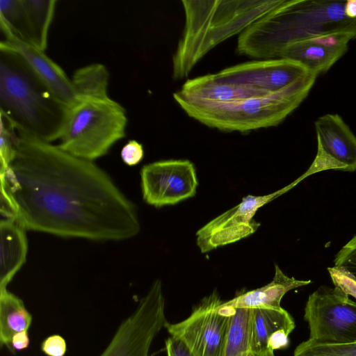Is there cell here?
Returning a JSON list of instances; mask_svg holds the SVG:
<instances>
[{
    "instance_id": "7c38bea8",
    "label": "cell",
    "mask_w": 356,
    "mask_h": 356,
    "mask_svg": "<svg viewBox=\"0 0 356 356\" xmlns=\"http://www.w3.org/2000/svg\"><path fill=\"white\" fill-rule=\"evenodd\" d=\"M317 153L308 170L296 180L327 170H356V136L338 114L327 113L314 122Z\"/></svg>"
},
{
    "instance_id": "9a60e30c",
    "label": "cell",
    "mask_w": 356,
    "mask_h": 356,
    "mask_svg": "<svg viewBox=\"0 0 356 356\" xmlns=\"http://www.w3.org/2000/svg\"><path fill=\"white\" fill-rule=\"evenodd\" d=\"M1 42L9 44L18 51L38 76L61 102L69 106L75 101L76 92L71 79L43 51L16 40Z\"/></svg>"
},
{
    "instance_id": "ba28073f",
    "label": "cell",
    "mask_w": 356,
    "mask_h": 356,
    "mask_svg": "<svg viewBox=\"0 0 356 356\" xmlns=\"http://www.w3.org/2000/svg\"><path fill=\"white\" fill-rule=\"evenodd\" d=\"M304 319L309 325L311 341L356 342V301L336 286H321L309 296Z\"/></svg>"
},
{
    "instance_id": "2e32d148",
    "label": "cell",
    "mask_w": 356,
    "mask_h": 356,
    "mask_svg": "<svg viewBox=\"0 0 356 356\" xmlns=\"http://www.w3.org/2000/svg\"><path fill=\"white\" fill-rule=\"evenodd\" d=\"M26 230L15 219L0 221V289L7 288L25 262L28 250Z\"/></svg>"
},
{
    "instance_id": "f1b7e54d",
    "label": "cell",
    "mask_w": 356,
    "mask_h": 356,
    "mask_svg": "<svg viewBox=\"0 0 356 356\" xmlns=\"http://www.w3.org/2000/svg\"><path fill=\"white\" fill-rule=\"evenodd\" d=\"M123 162L129 166L138 164L144 157L142 144L135 140H131L122 147L120 152Z\"/></svg>"
},
{
    "instance_id": "44dd1931",
    "label": "cell",
    "mask_w": 356,
    "mask_h": 356,
    "mask_svg": "<svg viewBox=\"0 0 356 356\" xmlns=\"http://www.w3.org/2000/svg\"><path fill=\"white\" fill-rule=\"evenodd\" d=\"M252 315L253 309L234 308L224 356H251Z\"/></svg>"
},
{
    "instance_id": "9c48e42d",
    "label": "cell",
    "mask_w": 356,
    "mask_h": 356,
    "mask_svg": "<svg viewBox=\"0 0 356 356\" xmlns=\"http://www.w3.org/2000/svg\"><path fill=\"white\" fill-rule=\"evenodd\" d=\"M167 322L162 284L156 280L99 356H149L154 338Z\"/></svg>"
},
{
    "instance_id": "d6a6232c",
    "label": "cell",
    "mask_w": 356,
    "mask_h": 356,
    "mask_svg": "<svg viewBox=\"0 0 356 356\" xmlns=\"http://www.w3.org/2000/svg\"><path fill=\"white\" fill-rule=\"evenodd\" d=\"M251 356H275L274 351L268 350L259 353H252Z\"/></svg>"
},
{
    "instance_id": "277c9868",
    "label": "cell",
    "mask_w": 356,
    "mask_h": 356,
    "mask_svg": "<svg viewBox=\"0 0 356 356\" xmlns=\"http://www.w3.org/2000/svg\"><path fill=\"white\" fill-rule=\"evenodd\" d=\"M284 0H184L185 24L172 56V77L186 78L210 50L241 33Z\"/></svg>"
},
{
    "instance_id": "d4e9b609",
    "label": "cell",
    "mask_w": 356,
    "mask_h": 356,
    "mask_svg": "<svg viewBox=\"0 0 356 356\" xmlns=\"http://www.w3.org/2000/svg\"><path fill=\"white\" fill-rule=\"evenodd\" d=\"M0 170H5L13 159L18 143V134L13 123L0 114Z\"/></svg>"
},
{
    "instance_id": "484cf974",
    "label": "cell",
    "mask_w": 356,
    "mask_h": 356,
    "mask_svg": "<svg viewBox=\"0 0 356 356\" xmlns=\"http://www.w3.org/2000/svg\"><path fill=\"white\" fill-rule=\"evenodd\" d=\"M334 286L356 300V277L346 268L334 266L327 268Z\"/></svg>"
},
{
    "instance_id": "52a82bcc",
    "label": "cell",
    "mask_w": 356,
    "mask_h": 356,
    "mask_svg": "<svg viewBox=\"0 0 356 356\" xmlns=\"http://www.w3.org/2000/svg\"><path fill=\"white\" fill-rule=\"evenodd\" d=\"M223 302L214 290L193 307L186 319L167 322L165 328L193 356H224L234 308L224 305Z\"/></svg>"
},
{
    "instance_id": "4316f807",
    "label": "cell",
    "mask_w": 356,
    "mask_h": 356,
    "mask_svg": "<svg viewBox=\"0 0 356 356\" xmlns=\"http://www.w3.org/2000/svg\"><path fill=\"white\" fill-rule=\"evenodd\" d=\"M334 263V266L346 268L356 277V236L339 250Z\"/></svg>"
},
{
    "instance_id": "1f68e13d",
    "label": "cell",
    "mask_w": 356,
    "mask_h": 356,
    "mask_svg": "<svg viewBox=\"0 0 356 356\" xmlns=\"http://www.w3.org/2000/svg\"><path fill=\"white\" fill-rule=\"evenodd\" d=\"M344 13L349 18H356V0H346L345 1Z\"/></svg>"
},
{
    "instance_id": "ffe728a7",
    "label": "cell",
    "mask_w": 356,
    "mask_h": 356,
    "mask_svg": "<svg viewBox=\"0 0 356 356\" xmlns=\"http://www.w3.org/2000/svg\"><path fill=\"white\" fill-rule=\"evenodd\" d=\"M32 316L23 300L7 288L0 289V344L10 350L13 336L29 330Z\"/></svg>"
},
{
    "instance_id": "f546056e",
    "label": "cell",
    "mask_w": 356,
    "mask_h": 356,
    "mask_svg": "<svg viewBox=\"0 0 356 356\" xmlns=\"http://www.w3.org/2000/svg\"><path fill=\"white\" fill-rule=\"evenodd\" d=\"M165 347L167 356H193L183 343L171 337L165 340Z\"/></svg>"
},
{
    "instance_id": "4fadbf2b",
    "label": "cell",
    "mask_w": 356,
    "mask_h": 356,
    "mask_svg": "<svg viewBox=\"0 0 356 356\" xmlns=\"http://www.w3.org/2000/svg\"><path fill=\"white\" fill-rule=\"evenodd\" d=\"M310 73L312 72L299 62L274 58L240 63L214 74L217 79L223 82L274 92Z\"/></svg>"
},
{
    "instance_id": "ac0fdd59",
    "label": "cell",
    "mask_w": 356,
    "mask_h": 356,
    "mask_svg": "<svg viewBox=\"0 0 356 356\" xmlns=\"http://www.w3.org/2000/svg\"><path fill=\"white\" fill-rule=\"evenodd\" d=\"M291 314L282 307L253 309L252 352L259 353L268 349L270 339L280 333L290 334L295 328Z\"/></svg>"
},
{
    "instance_id": "5b68a950",
    "label": "cell",
    "mask_w": 356,
    "mask_h": 356,
    "mask_svg": "<svg viewBox=\"0 0 356 356\" xmlns=\"http://www.w3.org/2000/svg\"><path fill=\"white\" fill-rule=\"evenodd\" d=\"M317 76L312 72L278 91L239 101L177 104L188 116L209 127L246 133L280 124L307 97Z\"/></svg>"
},
{
    "instance_id": "8992f818",
    "label": "cell",
    "mask_w": 356,
    "mask_h": 356,
    "mask_svg": "<svg viewBox=\"0 0 356 356\" xmlns=\"http://www.w3.org/2000/svg\"><path fill=\"white\" fill-rule=\"evenodd\" d=\"M127 124L125 109L109 96H79L67 106L57 145L76 157L93 161L125 137Z\"/></svg>"
},
{
    "instance_id": "7a4b0ae2",
    "label": "cell",
    "mask_w": 356,
    "mask_h": 356,
    "mask_svg": "<svg viewBox=\"0 0 356 356\" xmlns=\"http://www.w3.org/2000/svg\"><path fill=\"white\" fill-rule=\"evenodd\" d=\"M345 0H284L238 35L239 54L277 58L286 46L319 35L341 33L356 38V18L344 13Z\"/></svg>"
},
{
    "instance_id": "7402d4cb",
    "label": "cell",
    "mask_w": 356,
    "mask_h": 356,
    "mask_svg": "<svg viewBox=\"0 0 356 356\" xmlns=\"http://www.w3.org/2000/svg\"><path fill=\"white\" fill-rule=\"evenodd\" d=\"M31 38V46L44 51L56 1L23 0Z\"/></svg>"
},
{
    "instance_id": "5bb4252c",
    "label": "cell",
    "mask_w": 356,
    "mask_h": 356,
    "mask_svg": "<svg viewBox=\"0 0 356 356\" xmlns=\"http://www.w3.org/2000/svg\"><path fill=\"white\" fill-rule=\"evenodd\" d=\"M269 93L254 87L223 82L214 74H209L187 80L180 90L173 93V98L176 102L218 104Z\"/></svg>"
},
{
    "instance_id": "cb8c5ba5",
    "label": "cell",
    "mask_w": 356,
    "mask_h": 356,
    "mask_svg": "<svg viewBox=\"0 0 356 356\" xmlns=\"http://www.w3.org/2000/svg\"><path fill=\"white\" fill-rule=\"evenodd\" d=\"M293 356H356V342L321 343L307 339L296 348Z\"/></svg>"
},
{
    "instance_id": "30bf717a",
    "label": "cell",
    "mask_w": 356,
    "mask_h": 356,
    "mask_svg": "<svg viewBox=\"0 0 356 356\" xmlns=\"http://www.w3.org/2000/svg\"><path fill=\"white\" fill-rule=\"evenodd\" d=\"M296 185L294 181L268 195H248L238 204L207 223L196 233L197 245L201 252L233 243L254 233L260 226L253 218L258 209Z\"/></svg>"
},
{
    "instance_id": "d6986e66",
    "label": "cell",
    "mask_w": 356,
    "mask_h": 356,
    "mask_svg": "<svg viewBox=\"0 0 356 356\" xmlns=\"http://www.w3.org/2000/svg\"><path fill=\"white\" fill-rule=\"evenodd\" d=\"M347 50L348 48H328L308 39L285 47L277 58L299 62L318 76L327 72Z\"/></svg>"
},
{
    "instance_id": "603a6c76",
    "label": "cell",
    "mask_w": 356,
    "mask_h": 356,
    "mask_svg": "<svg viewBox=\"0 0 356 356\" xmlns=\"http://www.w3.org/2000/svg\"><path fill=\"white\" fill-rule=\"evenodd\" d=\"M109 73L100 63H92L77 69L71 80L76 92V97H108Z\"/></svg>"
},
{
    "instance_id": "8fae6325",
    "label": "cell",
    "mask_w": 356,
    "mask_h": 356,
    "mask_svg": "<svg viewBox=\"0 0 356 356\" xmlns=\"http://www.w3.org/2000/svg\"><path fill=\"white\" fill-rule=\"evenodd\" d=\"M144 201L156 207L173 205L193 197L198 181L188 160H165L144 165L140 170Z\"/></svg>"
},
{
    "instance_id": "6da1fadb",
    "label": "cell",
    "mask_w": 356,
    "mask_h": 356,
    "mask_svg": "<svg viewBox=\"0 0 356 356\" xmlns=\"http://www.w3.org/2000/svg\"><path fill=\"white\" fill-rule=\"evenodd\" d=\"M15 155L0 170V213L26 230L92 241L136 236L135 205L93 161L18 133Z\"/></svg>"
},
{
    "instance_id": "83f0119b",
    "label": "cell",
    "mask_w": 356,
    "mask_h": 356,
    "mask_svg": "<svg viewBox=\"0 0 356 356\" xmlns=\"http://www.w3.org/2000/svg\"><path fill=\"white\" fill-rule=\"evenodd\" d=\"M41 350L47 356H65L67 352L65 339L60 334H52L41 343Z\"/></svg>"
},
{
    "instance_id": "3957f363",
    "label": "cell",
    "mask_w": 356,
    "mask_h": 356,
    "mask_svg": "<svg viewBox=\"0 0 356 356\" xmlns=\"http://www.w3.org/2000/svg\"><path fill=\"white\" fill-rule=\"evenodd\" d=\"M67 106L18 51L0 42V114L18 133L47 143L58 140Z\"/></svg>"
},
{
    "instance_id": "4dcf8cb0",
    "label": "cell",
    "mask_w": 356,
    "mask_h": 356,
    "mask_svg": "<svg viewBox=\"0 0 356 356\" xmlns=\"http://www.w3.org/2000/svg\"><path fill=\"white\" fill-rule=\"evenodd\" d=\"M30 343L29 332L27 330L15 334L11 339L10 351L23 350L27 348Z\"/></svg>"
},
{
    "instance_id": "e0dca14e",
    "label": "cell",
    "mask_w": 356,
    "mask_h": 356,
    "mask_svg": "<svg viewBox=\"0 0 356 356\" xmlns=\"http://www.w3.org/2000/svg\"><path fill=\"white\" fill-rule=\"evenodd\" d=\"M273 280L266 285L242 293L223 305L234 308H273L278 309L283 296L290 290L307 285L311 280H298L286 275L277 265Z\"/></svg>"
}]
</instances>
